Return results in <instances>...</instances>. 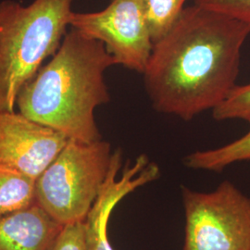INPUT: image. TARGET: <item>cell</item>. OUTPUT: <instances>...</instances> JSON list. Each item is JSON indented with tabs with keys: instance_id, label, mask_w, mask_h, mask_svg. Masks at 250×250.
Instances as JSON below:
<instances>
[{
	"instance_id": "1",
	"label": "cell",
	"mask_w": 250,
	"mask_h": 250,
	"mask_svg": "<svg viewBox=\"0 0 250 250\" xmlns=\"http://www.w3.org/2000/svg\"><path fill=\"white\" fill-rule=\"evenodd\" d=\"M250 27L194 4L154 43L143 72L153 107L191 121L219 107L237 85Z\"/></svg>"
},
{
	"instance_id": "2",
	"label": "cell",
	"mask_w": 250,
	"mask_h": 250,
	"mask_svg": "<svg viewBox=\"0 0 250 250\" xmlns=\"http://www.w3.org/2000/svg\"><path fill=\"white\" fill-rule=\"evenodd\" d=\"M117 65L99 40L72 28L51 61L19 93V112L69 140H101L97 107L110 100L105 72Z\"/></svg>"
},
{
	"instance_id": "3",
	"label": "cell",
	"mask_w": 250,
	"mask_h": 250,
	"mask_svg": "<svg viewBox=\"0 0 250 250\" xmlns=\"http://www.w3.org/2000/svg\"><path fill=\"white\" fill-rule=\"evenodd\" d=\"M72 2L0 1V110H15L20 91L58 51L70 26Z\"/></svg>"
},
{
	"instance_id": "4",
	"label": "cell",
	"mask_w": 250,
	"mask_h": 250,
	"mask_svg": "<svg viewBox=\"0 0 250 250\" xmlns=\"http://www.w3.org/2000/svg\"><path fill=\"white\" fill-rule=\"evenodd\" d=\"M112 154L102 139L69 140L36 179V204L62 225L84 222L107 179Z\"/></svg>"
},
{
	"instance_id": "5",
	"label": "cell",
	"mask_w": 250,
	"mask_h": 250,
	"mask_svg": "<svg viewBox=\"0 0 250 250\" xmlns=\"http://www.w3.org/2000/svg\"><path fill=\"white\" fill-rule=\"evenodd\" d=\"M182 196L183 250H250V197L232 182L208 193L182 187Z\"/></svg>"
},
{
	"instance_id": "6",
	"label": "cell",
	"mask_w": 250,
	"mask_h": 250,
	"mask_svg": "<svg viewBox=\"0 0 250 250\" xmlns=\"http://www.w3.org/2000/svg\"><path fill=\"white\" fill-rule=\"evenodd\" d=\"M70 26L100 41L117 65L143 74L154 45L144 0H111L99 11H73Z\"/></svg>"
},
{
	"instance_id": "7",
	"label": "cell",
	"mask_w": 250,
	"mask_h": 250,
	"mask_svg": "<svg viewBox=\"0 0 250 250\" xmlns=\"http://www.w3.org/2000/svg\"><path fill=\"white\" fill-rule=\"evenodd\" d=\"M64 134L15 110H0V165L38 176L68 143Z\"/></svg>"
},
{
	"instance_id": "8",
	"label": "cell",
	"mask_w": 250,
	"mask_h": 250,
	"mask_svg": "<svg viewBox=\"0 0 250 250\" xmlns=\"http://www.w3.org/2000/svg\"><path fill=\"white\" fill-rule=\"evenodd\" d=\"M122 163L123 153L121 149H116L112 154L107 179L84 221L88 250H114L107 236V224L112 210L124 197L137 188L156 181L161 175L159 166L149 161L144 154L133 165L128 161L118 177Z\"/></svg>"
},
{
	"instance_id": "9",
	"label": "cell",
	"mask_w": 250,
	"mask_h": 250,
	"mask_svg": "<svg viewBox=\"0 0 250 250\" xmlns=\"http://www.w3.org/2000/svg\"><path fill=\"white\" fill-rule=\"evenodd\" d=\"M63 225L38 205L0 216V250H48Z\"/></svg>"
},
{
	"instance_id": "10",
	"label": "cell",
	"mask_w": 250,
	"mask_h": 250,
	"mask_svg": "<svg viewBox=\"0 0 250 250\" xmlns=\"http://www.w3.org/2000/svg\"><path fill=\"white\" fill-rule=\"evenodd\" d=\"M245 121L250 125L247 134L218 148L189 154L184 161L186 166L193 170L222 171L235 162L250 161V115Z\"/></svg>"
},
{
	"instance_id": "11",
	"label": "cell",
	"mask_w": 250,
	"mask_h": 250,
	"mask_svg": "<svg viewBox=\"0 0 250 250\" xmlns=\"http://www.w3.org/2000/svg\"><path fill=\"white\" fill-rule=\"evenodd\" d=\"M36 179L0 165V216L36 203Z\"/></svg>"
},
{
	"instance_id": "12",
	"label": "cell",
	"mask_w": 250,
	"mask_h": 250,
	"mask_svg": "<svg viewBox=\"0 0 250 250\" xmlns=\"http://www.w3.org/2000/svg\"><path fill=\"white\" fill-rule=\"evenodd\" d=\"M188 0H144L154 43L165 36L178 20Z\"/></svg>"
},
{
	"instance_id": "13",
	"label": "cell",
	"mask_w": 250,
	"mask_h": 250,
	"mask_svg": "<svg viewBox=\"0 0 250 250\" xmlns=\"http://www.w3.org/2000/svg\"><path fill=\"white\" fill-rule=\"evenodd\" d=\"M250 115V83L236 85L227 99L212 110V116L216 121L246 120Z\"/></svg>"
},
{
	"instance_id": "14",
	"label": "cell",
	"mask_w": 250,
	"mask_h": 250,
	"mask_svg": "<svg viewBox=\"0 0 250 250\" xmlns=\"http://www.w3.org/2000/svg\"><path fill=\"white\" fill-rule=\"evenodd\" d=\"M195 5L239 21L250 27V0H194Z\"/></svg>"
},
{
	"instance_id": "15",
	"label": "cell",
	"mask_w": 250,
	"mask_h": 250,
	"mask_svg": "<svg viewBox=\"0 0 250 250\" xmlns=\"http://www.w3.org/2000/svg\"><path fill=\"white\" fill-rule=\"evenodd\" d=\"M48 250H88L84 222L63 225Z\"/></svg>"
}]
</instances>
